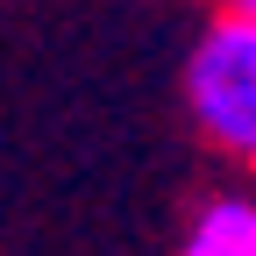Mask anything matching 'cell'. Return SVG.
Instances as JSON below:
<instances>
[{
    "mask_svg": "<svg viewBox=\"0 0 256 256\" xmlns=\"http://www.w3.org/2000/svg\"><path fill=\"white\" fill-rule=\"evenodd\" d=\"M185 107L220 156L256 171V14L214 8V22L185 57Z\"/></svg>",
    "mask_w": 256,
    "mask_h": 256,
    "instance_id": "6da1fadb",
    "label": "cell"
},
{
    "mask_svg": "<svg viewBox=\"0 0 256 256\" xmlns=\"http://www.w3.org/2000/svg\"><path fill=\"white\" fill-rule=\"evenodd\" d=\"M178 256H256V192H220L192 214Z\"/></svg>",
    "mask_w": 256,
    "mask_h": 256,
    "instance_id": "7a4b0ae2",
    "label": "cell"
},
{
    "mask_svg": "<svg viewBox=\"0 0 256 256\" xmlns=\"http://www.w3.org/2000/svg\"><path fill=\"white\" fill-rule=\"evenodd\" d=\"M214 8H235V14H256V0H214Z\"/></svg>",
    "mask_w": 256,
    "mask_h": 256,
    "instance_id": "3957f363",
    "label": "cell"
}]
</instances>
